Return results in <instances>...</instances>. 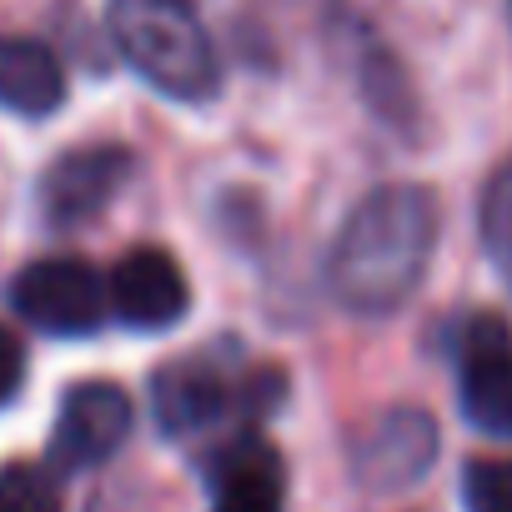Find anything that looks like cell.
<instances>
[{"instance_id": "1", "label": "cell", "mask_w": 512, "mask_h": 512, "mask_svg": "<svg viewBox=\"0 0 512 512\" xmlns=\"http://www.w3.org/2000/svg\"><path fill=\"white\" fill-rule=\"evenodd\" d=\"M437 251V201L427 186H377L362 196L332 251H327V287L357 317L397 312L427 277Z\"/></svg>"}, {"instance_id": "2", "label": "cell", "mask_w": 512, "mask_h": 512, "mask_svg": "<svg viewBox=\"0 0 512 512\" xmlns=\"http://www.w3.org/2000/svg\"><path fill=\"white\" fill-rule=\"evenodd\" d=\"M111 41L126 66L171 101H211L221 91V61L186 0H111Z\"/></svg>"}, {"instance_id": "3", "label": "cell", "mask_w": 512, "mask_h": 512, "mask_svg": "<svg viewBox=\"0 0 512 512\" xmlns=\"http://www.w3.org/2000/svg\"><path fill=\"white\" fill-rule=\"evenodd\" d=\"M11 307L36 332L91 337L111 312V287L81 256H46V262H31L11 282Z\"/></svg>"}, {"instance_id": "4", "label": "cell", "mask_w": 512, "mask_h": 512, "mask_svg": "<svg viewBox=\"0 0 512 512\" xmlns=\"http://www.w3.org/2000/svg\"><path fill=\"white\" fill-rule=\"evenodd\" d=\"M442 452L437 422L422 407H387L377 422L362 427L352 447V472L367 492H402L417 487Z\"/></svg>"}, {"instance_id": "5", "label": "cell", "mask_w": 512, "mask_h": 512, "mask_svg": "<svg viewBox=\"0 0 512 512\" xmlns=\"http://www.w3.org/2000/svg\"><path fill=\"white\" fill-rule=\"evenodd\" d=\"M131 397L116 382H76L61 397L51 427V462L56 472H91L121 452L131 437Z\"/></svg>"}, {"instance_id": "6", "label": "cell", "mask_w": 512, "mask_h": 512, "mask_svg": "<svg viewBox=\"0 0 512 512\" xmlns=\"http://www.w3.org/2000/svg\"><path fill=\"white\" fill-rule=\"evenodd\" d=\"M111 287V312L136 327V332H166L186 317L191 307V287H186V272L171 251L161 246H136L126 251L121 262L111 267L106 277Z\"/></svg>"}, {"instance_id": "7", "label": "cell", "mask_w": 512, "mask_h": 512, "mask_svg": "<svg viewBox=\"0 0 512 512\" xmlns=\"http://www.w3.org/2000/svg\"><path fill=\"white\" fill-rule=\"evenodd\" d=\"M131 151L126 146H76L66 156H56L41 176V206L56 226H81L91 216H101L121 186L131 181Z\"/></svg>"}, {"instance_id": "8", "label": "cell", "mask_w": 512, "mask_h": 512, "mask_svg": "<svg viewBox=\"0 0 512 512\" xmlns=\"http://www.w3.org/2000/svg\"><path fill=\"white\" fill-rule=\"evenodd\" d=\"M462 412L492 437L512 432V332L492 317H477L462 337Z\"/></svg>"}, {"instance_id": "9", "label": "cell", "mask_w": 512, "mask_h": 512, "mask_svg": "<svg viewBox=\"0 0 512 512\" xmlns=\"http://www.w3.org/2000/svg\"><path fill=\"white\" fill-rule=\"evenodd\" d=\"M211 512H282V457L262 437H236L206 462Z\"/></svg>"}, {"instance_id": "10", "label": "cell", "mask_w": 512, "mask_h": 512, "mask_svg": "<svg viewBox=\"0 0 512 512\" xmlns=\"http://www.w3.org/2000/svg\"><path fill=\"white\" fill-rule=\"evenodd\" d=\"M226 382L211 362L201 357H181V362H166L156 377H151V412H156V427L166 437H196L206 432L221 412H226Z\"/></svg>"}, {"instance_id": "11", "label": "cell", "mask_w": 512, "mask_h": 512, "mask_svg": "<svg viewBox=\"0 0 512 512\" xmlns=\"http://www.w3.org/2000/svg\"><path fill=\"white\" fill-rule=\"evenodd\" d=\"M61 101H66L61 56L31 36H0V106L41 121L61 111Z\"/></svg>"}, {"instance_id": "12", "label": "cell", "mask_w": 512, "mask_h": 512, "mask_svg": "<svg viewBox=\"0 0 512 512\" xmlns=\"http://www.w3.org/2000/svg\"><path fill=\"white\" fill-rule=\"evenodd\" d=\"M477 231H482V246L492 256V267L512 282V161H502L487 176L482 206H477Z\"/></svg>"}, {"instance_id": "13", "label": "cell", "mask_w": 512, "mask_h": 512, "mask_svg": "<svg viewBox=\"0 0 512 512\" xmlns=\"http://www.w3.org/2000/svg\"><path fill=\"white\" fill-rule=\"evenodd\" d=\"M0 512H61V487L41 462L0 467Z\"/></svg>"}, {"instance_id": "14", "label": "cell", "mask_w": 512, "mask_h": 512, "mask_svg": "<svg viewBox=\"0 0 512 512\" xmlns=\"http://www.w3.org/2000/svg\"><path fill=\"white\" fill-rule=\"evenodd\" d=\"M467 512H512V457H477L462 472Z\"/></svg>"}, {"instance_id": "15", "label": "cell", "mask_w": 512, "mask_h": 512, "mask_svg": "<svg viewBox=\"0 0 512 512\" xmlns=\"http://www.w3.org/2000/svg\"><path fill=\"white\" fill-rule=\"evenodd\" d=\"M26 382V347L16 342L11 327H0V407H6Z\"/></svg>"}, {"instance_id": "16", "label": "cell", "mask_w": 512, "mask_h": 512, "mask_svg": "<svg viewBox=\"0 0 512 512\" xmlns=\"http://www.w3.org/2000/svg\"><path fill=\"white\" fill-rule=\"evenodd\" d=\"M507 26H512V0H507Z\"/></svg>"}]
</instances>
